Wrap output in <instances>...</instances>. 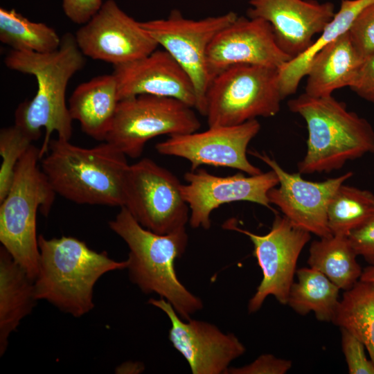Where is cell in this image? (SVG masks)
<instances>
[{
	"mask_svg": "<svg viewBox=\"0 0 374 374\" xmlns=\"http://www.w3.org/2000/svg\"><path fill=\"white\" fill-rule=\"evenodd\" d=\"M283 99L278 69L236 64L211 80L206 93L204 116L208 127L237 125L257 117L276 116Z\"/></svg>",
	"mask_w": 374,
	"mask_h": 374,
	"instance_id": "7",
	"label": "cell"
},
{
	"mask_svg": "<svg viewBox=\"0 0 374 374\" xmlns=\"http://www.w3.org/2000/svg\"><path fill=\"white\" fill-rule=\"evenodd\" d=\"M37 301L34 280L3 247L0 249V355L10 334L33 310Z\"/></svg>",
	"mask_w": 374,
	"mask_h": 374,
	"instance_id": "22",
	"label": "cell"
},
{
	"mask_svg": "<svg viewBox=\"0 0 374 374\" xmlns=\"http://www.w3.org/2000/svg\"><path fill=\"white\" fill-rule=\"evenodd\" d=\"M166 313L170 321L169 340L185 358L193 374L227 373L230 364L246 348L233 333L225 334L208 322L183 320L166 299L148 301Z\"/></svg>",
	"mask_w": 374,
	"mask_h": 374,
	"instance_id": "16",
	"label": "cell"
},
{
	"mask_svg": "<svg viewBox=\"0 0 374 374\" xmlns=\"http://www.w3.org/2000/svg\"><path fill=\"white\" fill-rule=\"evenodd\" d=\"M365 57L354 46L348 32L319 51L312 60L306 76L305 93L322 98L355 82Z\"/></svg>",
	"mask_w": 374,
	"mask_h": 374,
	"instance_id": "20",
	"label": "cell"
},
{
	"mask_svg": "<svg viewBox=\"0 0 374 374\" xmlns=\"http://www.w3.org/2000/svg\"><path fill=\"white\" fill-rule=\"evenodd\" d=\"M178 178L149 158L129 166L124 194L125 207L144 228L167 234L186 227L190 209Z\"/></svg>",
	"mask_w": 374,
	"mask_h": 374,
	"instance_id": "10",
	"label": "cell"
},
{
	"mask_svg": "<svg viewBox=\"0 0 374 374\" xmlns=\"http://www.w3.org/2000/svg\"><path fill=\"white\" fill-rule=\"evenodd\" d=\"M374 0H341L340 8L320 35L302 54L290 60L278 69V83L283 99L294 94L306 76L310 62L323 47L348 32L359 13Z\"/></svg>",
	"mask_w": 374,
	"mask_h": 374,
	"instance_id": "23",
	"label": "cell"
},
{
	"mask_svg": "<svg viewBox=\"0 0 374 374\" xmlns=\"http://www.w3.org/2000/svg\"><path fill=\"white\" fill-rule=\"evenodd\" d=\"M348 32L354 46L363 57L374 52V3L359 13Z\"/></svg>",
	"mask_w": 374,
	"mask_h": 374,
	"instance_id": "30",
	"label": "cell"
},
{
	"mask_svg": "<svg viewBox=\"0 0 374 374\" xmlns=\"http://www.w3.org/2000/svg\"><path fill=\"white\" fill-rule=\"evenodd\" d=\"M291 367L290 360L278 358L271 354H264L249 364L238 368L229 367L227 373L285 374Z\"/></svg>",
	"mask_w": 374,
	"mask_h": 374,
	"instance_id": "32",
	"label": "cell"
},
{
	"mask_svg": "<svg viewBox=\"0 0 374 374\" xmlns=\"http://www.w3.org/2000/svg\"><path fill=\"white\" fill-rule=\"evenodd\" d=\"M348 238L357 256L374 266V218L353 231Z\"/></svg>",
	"mask_w": 374,
	"mask_h": 374,
	"instance_id": "33",
	"label": "cell"
},
{
	"mask_svg": "<svg viewBox=\"0 0 374 374\" xmlns=\"http://www.w3.org/2000/svg\"><path fill=\"white\" fill-rule=\"evenodd\" d=\"M126 157L107 141L82 148L57 138L51 139L40 167L56 194L70 201L122 207Z\"/></svg>",
	"mask_w": 374,
	"mask_h": 374,
	"instance_id": "2",
	"label": "cell"
},
{
	"mask_svg": "<svg viewBox=\"0 0 374 374\" xmlns=\"http://www.w3.org/2000/svg\"><path fill=\"white\" fill-rule=\"evenodd\" d=\"M34 141L15 125L4 127L0 132V202L7 195L15 177L17 165Z\"/></svg>",
	"mask_w": 374,
	"mask_h": 374,
	"instance_id": "29",
	"label": "cell"
},
{
	"mask_svg": "<svg viewBox=\"0 0 374 374\" xmlns=\"http://www.w3.org/2000/svg\"><path fill=\"white\" fill-rule=\"evenodd\" d=\"M247 17L272 27L278 47L292 59L305 52L335 15L332 2L316 0H249Z\"/></svg>",
	"mask_w": 374,
	"mask_h": 374,
	"instance_id": "18",
	"label": "cell"
},
{
	"mask_svg": "<svg viewBox=\"0 0 374 374\" xmlns=\"http://www.w3.org/2000/svg\"><path fill=\"white\" fill-rule=\"evenodd\" d=\"M287 305L296 313L305 315L312 312L320 321H332L340 299L339 288L326 276L312 267L296 271Z\"/></svg>",
	"mask_w": 374,
	"mask_h": 374,
	"instance_id": "24",
	"label": "cell"
},
{
	"mask_svg": "<svg viewBox=\"0 0 374 374\" xmlns=\"http://www.w3.org/2000/svg\"><path fill=\"white\" fill-rule=\"evenodd\" d=\"M75 38L84 56L113 66L139 60L159 47L141 22L123 11L114 0L104 2L76 31Z\"/></svg>",
	"mask_w": 374,
	"mask_h": 374,
	"instance_id": "13",
	"label": "cell"
},
{
	"mask_svg": "<svg viewBox=\"0 0 374 374\" xmlns=\"http://www.w3.org/2000/svg\"><path fill=\"white\" fill-rule=\"evenodd\" d=\"M40 149L31 145L19 159L10 188L0 206V241L35 280L39 249L37 212L48 215L56 193L39 166Z\"/></svg>",
	"mask_w": 374,
	"mask_h": 374,
	"instance_id": "6",
	"label": "cell"
},
{
	"mask_svg": "<svg viewBox=\"0 0 374 374\" xmlns=\"http://www.w3.org/2000/svg\"><path fill=\"white\" fill-rule=\"evenodd\" d=\"M61 40L48 25L31 21L15 9L0 8V41L12 50L49 53L60 47Z\"/></svg>",
	"mask_w": 374,
	"mask_h": 374,
	"instance_id": "27",
	"label": "cell"
},
{
	"mask_svg": "<svg viewBox=\"0 0 374 374\" xmlns=\"http://www.w3.org/2000/svg\"><path fill=\"white\" fill-rule=\"evenodd\" d=\"M102 0H62L63 10L73 22L83 25L100 8Z\"/></svg>",
	"mask_w": 374,
	"mask_h": 374,
	"instance_id": "34",
	"label": "cell"
},
{
	"mask_svg": "<svg viewBox=\"0 0 374 374\" xmlns=\"http://www.w3.org/2000/svg\"><path fill=\"white\" fill-rule=\"evenodd\" d=\"M332 322L358 338L374 362V282L359 280L345 291Z\"/></svg>",
	"mask_w": 374,
	"mask_h": 374,
	"instance_id": "26",
	"label": "cell"
},
{
	"mask_svg": "<svg viewBox=\"0 0 374 374\" xmlns=\"http://www.w3.org/2000/svg\"><path fill=\"white\" fill-rule=\"evenodd\" d=\"M292 58L278 46L271 26L260 18L239 17L221 30L207 51L211 80L236 64H257L280 69Z\"/></svg>",
	"mask_w": 374,
	"mask_h": 374,
	"instance_id": "17",
	"label": "cell"
},
{
	"mask_svg": "<svg viewBox=\"0 0 374 374\" xmlns=\"http://www.w3.org/2000/svg\"><path fill=\"white\" fill-rule=\"evenodd\" d=\"M305 120L307 151L297 165L301 174L330 172L346 161L374 154V130L332 96L315 98L303 93L287 103Z\"/></svg>",
	"mask_w": 374,
	"mask_h": 374,
	"instance_id": "5",
	"label": "cell"
},
{
	"mask_svg": "<svg viewBox=\"0 0 374 374\" xmlns=\"http://www.w3.org/2000/svg\"><path fill=\"white\" fill-rule=\"evenodd\" d=\"M84 56L75 35L66 33L54 51L39 53L11 50L4 59L8 69L32 75L36 79V93L19 105L15 113V125L33 141L40 137L42 128L45 130L39 148L41 159L48 151L53 132H57L60 139H71L73 119L66 103V89L71 77L84 67Z\"/></svg>",
	"mask_w": 374,
	"mask_h": 374,
	"instance_id": "1",
	"label": "cell"
},
{
	"mask_svg": "<svg viewBox=\"0 0 374 374\" xmlns=\"http://www.w3.org/2000/svg\"><path fill=\"white\" fill-rule=\"evenodd\" d=\"M350 88L360 98L374 103V52L365 57L356 80Z\"/></svg>",
	"mask_w": 374,
	"mask_h": 374,
	"instance_id": "35",
	"label": "cell"
},
{
	"mask_svg": "<svg viewBox=\"0 0 374 374\" xmlns=\"http://www.w3.org/2000/svg\"><path fill=\"white\" fill-rule=\"evenodd\" d=\"M348 236L331 235L311 243L308 263L346 291L359 280L362 270Z\"/></svg>",
	"mask_w": 374,
	"mask_h": 374,
	"instance_id": "25",
	"label": "cell"
},
{
	"mask_svg": "<svg viewBox=\"0 0 374 374\" xmlns=\"http://www.w3.org/2000/svg\"><path fill=\"white\" fill-rule=\"evenodd\" d=\"M327 216L332 235L348 236L374 218V194L342 184L328 204Z\"/></svg>",
	"mask_w": 374,
	"mask_h": 374,
	"instance_id": "28",
	"label": "cell"
},
{
	"mask_svg": "<svg viewBox=\"0 0 374 374\" xmlns=\"http://www.w3.org/2000/svg\"><path fill=\"white\" fill-rule=\"evenodd\" d=\"M250 153L266 163L278 178V186L268 192L269 203L276 205L283 215L310 233L320 238L332 235L328 225V206L337 188L353 176V172L321 181H311L303 179L300 172H286L265 152Z\"/></svg>",
	"mask_w": 374,
	"mask_h": 374,
	"instance_id": "15",
	"label": "cell"
},
{
	"mask_svg": "<svg viewBox=\"0 0 374 374\" xmlns=\"http://www.w3.org/2000/svg\"><path fill=\"white\" fill-rule=\"evenodd\" d=\"M186 184H181L182 196L189 206V224L194 229H208L211 213L224 204L250 202L272 211L268 192L279 184L273 170L256 175L238 172L222 177L204 169L190 170L184 175Z\"/></svg>",
	"mask_w": 374,
	"mask_h": 374,
	"instance_id": "14",
	"label": "cell"
},
{
	"mask_svg": "<svg viewBox=\"0 0 374 374\" xmlns=\"http://www.w3.org/2000/svg\"><path fill=\"white\" fill-rule=\"evenodd\" d=\"M108 224L129 248L127 269L132 283L145 294L166 299L183 320L202 309V300L179 280L175 269L176 259L187 247L186 227L156 233L142 226L124 206Z\"/></svg>",
	"mask_w": 374,
	"mask_h": 374,
	"instance_id": "3",
	"label": "cell"
},
{
	"mask_svg": "<svg viewBox=\"0 0 374 374\" xmlns=\"http://www.w3.org/2000/svg\"><path fill=\"white\" fill-rule=\"evenodd\" d=\"M120 100L113 73L96 76L80 84L73 91L69 110L73 120L89 136L105 141Z\"/></svg>",
	"mask_w": 374,
	"mask_h": 374,
	"instance_id": "21",
	"label": "cell"
},
{
	"mask_svg": "<svg viewBox=\"0 0 374 374\" xmlns=\"http://www.w3.org/2000/svg\"><path fill=\"white\" fill-rule=\"evenodd\" d=\"M359 280L374 282V266L370 265L362 271Z\"/></svg>",
	"mask_w": 374,
	"mask_h": 374,
	"instance_id": "36",
	"label": "cell"
},
{
	"mask_svg": "<svg viewBox=\"0 0 374 374\" xmlns=\"http://www.w3.org/2000/svg\"><path fill=\"white\" fill-rule=\"evenodd\" d=\"M238 16L234 12H229L193 19L173 10L166 18L141 22L158 46L188 74L195 91V109L203 116L206 113V93L211 81L207 66L208 46L215 36Z\"/></svg>",
	"mask_w": 374,
	"mask_h": 374,
	"instance_id": "9",
	"label": "cell"
},
{
	"mask_svg": "<svg viewBox=\"0 0 374 374\" xmlns=\"http://www.w3.org/2000/svg\"><path fill=\"white\" fill-rule=\"evenodd\" d=\"M341 346L350 374H374V362L365 353L366 347L355 335L340 328Z\"/></svg>",
	"mask_w": 374,
	"mask_h": 374,
	"instance_id": "31",
	"label": "cell"
},
{
	"mask_svg": "<svg viewBox=\"0 0 374 374\" xmlns=\"http://www.w3.org/2000/svg\"><path fill=\"white\" fill-rule=\"evenodd\" d=\"M39 271L34 280L37 300H44L75 317L94 307L93 287L105 274L127 269V260L116 261L73 237L38 236Z\"/></svg>",
	"mask_w": 374,
	"mask_h": 374,
	"instance_id": "4",
	"label": "cell"
},
{
	"mask_svg": "<svg viewBox=\"0 0 374 374\" xmlns=\"http://www.w3.org/2000/svg\"><path fill=\"white\" fill-rule=\"evenodd\" d=\"M193 108L175 98L152 95L121 100L105 141L138 158L153 138L198 131L201 123Z\"/></svg>",
	"mask_w": 374,
	"mask_h": 374,
	"instance_id": "8",
	"label": "cell"
},
{
	"mask_svg": "<svg viewBox=\"0 0 374 374\" xmlns=\"http://www.w3.org/2000/svg\"><path fill=\"white\" fill-rule=\"evenodd\" d=\"M224 228L249 238L253 245V255L262 270V278L248 303V312L258 311L269 295L280 304L287 305L297 261L310 240V233L278 214H276L270 231L265 235L242 229L231 220L226 222Z\"/></svg>",
	"mask_w": 374,
	"mask_h": 374,
	"instance_id": "11",
	"label": "cell"
},
{
	"mask_svg": "<svg viewBox=\"0 0 374 374\" xmlns=\"http://www.w3.org/2000/svg\"><path fill=\"white\" fill-rule=\"evenodd\" d=\"M120 100L139 95L177 99L195 108L194 85L165 50L156 49L139 60L113 66Z\"/></svg>",
	"mask_w": 374,
	"mask_h": 374,
	"instance_id": "19",
	"label": "cell"
},
{
	"mask_svg": "<svg viewBox=\"0 0 374 374\" xmlns=\"http://www.w3.org/2000/svg\"><path fill=\"white\" fill-rule=\"evenodd\" d=\"M260 130L257 119L233 126L208 127L203 132L169 136L158 143L155 149L160 154L188 160L191 170L207 165L256 175L262 172L248 160L247 153L249 143Z\"/></svg>",
	"mask_w": 374,
	"mask_h": 374,
	"instance_id": "12",
	"label": "cell"
}]
</instances>
